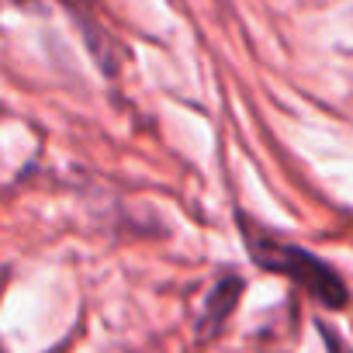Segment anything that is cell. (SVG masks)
Returning <instances> with one entry per match:
<instances>
[{"instance_id":"6da1fadb","label":"cell","mask_w":353,"mask_h":353,"mask_svg":"<svg viewBox=\"0 0 353 353\" xmlns=\"http://www.w3.org/2000/svg\"><path fill=\"white\" fill-rule=\"evenodd\" d=\"M236 225H239V232H243V243H246L250 260H253L260 270L291 281L294 288L308 291V294H312L319 305H325V308H336V312H339V308L350 305L346 281H343L322 256H315L312 250H305V246H298V243H291V239L270 232L267 225L253 222L246 212H236Z\"/></svg>"},{"instance_id":"7a4b0ae2","label":"cell","mask_w":353,"mask_h":353,"mask_svg":"<svg viewBox=\"0 0 353 353\" xmlns=\"http://www.w3.org/2000/svg\"><path fill=\"white\" fill-rule=\"evenodd\" d=\"M239 294H243V277L239 274H222L219 284L212 288L205 308H201V319H198V336L201 339H212L215 332H222V325L229 322V315L239 305Z\"/></svg>"},{"instance_id":"3957f363","label":"cell","mask_w":353,"mask_h":353,"mask_svg":"<svg viewBox=\"0 0 353 353\" xmlns=\"http://www.w3.org/2000/svg\"><path fill=\"white\" fill-rule=\"evenodd\" d=\"M319 332H322V339H325V350H329V353H353V350H350V346H346V343L329 329V325H319Z\"/></svg>"}]
</instances>
